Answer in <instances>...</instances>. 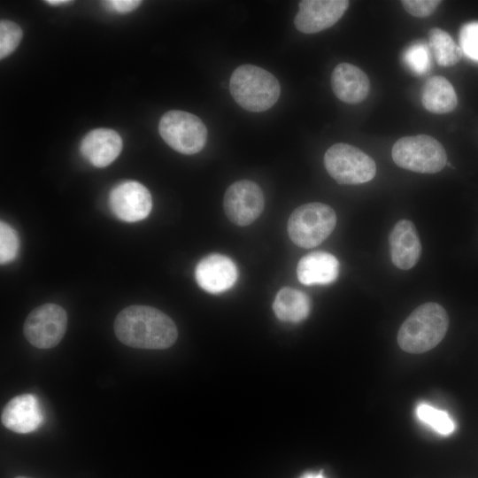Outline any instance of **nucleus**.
<instances>
[{
  "label": "nucleus",
  "instance_id": "obj_1",
  "mask_svg": "<svg viewBox=\"0 0 478 478\" xmlns=\"http://www.w3.org/2000/svg\"><path fill=\"white\" fill-rule=\"evenodd\" d=\"M114 332L122 343L148 350L169 348L178 336L172 319L147 305H130L120 311L114 320Z\"/></svg>",
  "mask_w": 478,
  "mask_h": 478
},
{
  "label": "nucleus",
  "instance_id": "obj_2",
  "mask_svg": "<svg viewBox=\"0 0 478 478\" xmlns=\"http://www.w3.org/2000/svg\"><path fill=\"white\" fill-rule=\"evenodd\" d=\"M449 325L446 311L429 302L417 307L401 325L397 343L410 353H421L436 346L444 337Z\"/></svg>",
  "mask_w": 478,
  "mask_h": 478
},
{
  "label": "nucleus",
  "instance_id": "obj_3",
  "mask_svg": "<svg viewBox=\"0 0 478 478\" xmlns=\"http://www.w3.org/2000/svg\"><path fill=\"white\" fill-rule=\"evenodd\" d=\"M230 93L244 110L264 112L275 104L281 94L276 77L253 65H242L230 77Z\"/></svg>",
  "mask_w": 478,
  "mask_h": 478
},
{
  "label": "nucleus",
  "instance_id": "obj_4",
  "mask_svg": "<svg viewBox=\"0 0 478 478\" xmlns=\"http://www.w3.org/2000/svg\"><path fill=\"white\" fill-rule=\"evenodd\" d=\"M335 224L336 214L329 205L308 203L293 211L288 221V233L296 245L308 249L325 241Z\"/></svg>",
  "mask_w": 478,
  "mask_h": 478
},
{
  "label": "nucleus",
  "instance_id": "obj_5",
  "mask_svg": "<svg viewBox=\"0 0 478 478\" xmlns=\"http://www.w3.org/2000/svg\"><path fill=\"white\" fill-rule=\"evenodd\" d=\"M391 156L399 167L420 173H438L447 164L443 146L427 135L398 139L392 147Z\"/></svg>",
  "mask_w": 478,
  "mask_h": 478
},
{
  "label": "nucleus",
  "instance_id": "obj_6",
  "mask_svg": "<svg viewBox=\"0 0 478 478\" xmlns=\"http://www.w3.org/2000/svg\"><path fill=\"white\" fill-rule=\"evenodd\" d=\"M328 174L339 184L358 185L370 181L376 173L374 160L358 148L335 143L324 155Z\"/></svg>",
  "mask_w": 478,
  "mask_h": 478
},
{
  "label": "nucleus",
  "instance_id": "obj_7",
  "mask_svg": "<svg viewBox=\"0 0 478 478\" xmlns=\"http://www.w3.org/2000/svg\"><path fill=\"white\" fill-rule=\"evenodd\" d=\"M158 130L172 149L186 155L202 150L207 140V129L203 121L184 111L166 112L160 119Z\"/></svg>",
  "mask_w": 478,
  "mask_h": 478
},
{
  "label": "nucleus",
  "instance_id": "obj_8",
  "mask_svg": "<svg viewBox=\"0 0 478 478\" xmlns=\"http://www.w3.org/2000/svg\"><path fill=\"white\" fill-rule=\"evenodd\" d=\"M67 328V314L56 304H44L35 308L24 323V335L35 347L50 349L62 340Z\"/></svg>",
  "mask_w": 478,
  "mask_h": 478
},
{
  "label": "nucleus",
  "instance_id": "obj_9",
  "mask_svg": "<svg viewBox=\"0 0 478 478\" xmlns=\"http://www.w3.org/2000/svg\"><path fill=\"white\" fill-rule=\"evenodd\" d=\"M264 195L259 186L251 181L242 180L231 184L225 192L223 207L227 217L237 226H247L263 212Z\"/></svg>",
  "mask_w": 478,
  "mask_h": 478
},
{
  "label": "nucleus",
  "instance_id": "obj_10",
  "mask_svg": "<svg viewBox=\"0 0 478 478\" xmlns=\"http://www.w3.org/2000/svg\"><path fill=\"white\" fill-rule=\"evenodd\" d=\"M109 204L117 218L126 222H135L150 214L152 199L150 191L143 184L127 181L111 190Z\"/></svg>",
  "mask_w": 478,
  "mask_h": 478
},
{
  "label": "nucleus",
  "instance_id": "obj_11",
  "mask_svg": "<svg viewBox=\"0 0 478 478\" xmlns=\"http://www.w3.org/2000/svg\"><path fill=\"white\" fill-rule=\"evenodd\" d=\"M346 0H303L294 19L295 27L305 34H314L331 27L344 14Z\"/></svg>",
  "mask_w": 478,
  "mask_h": 478
},
{
  "label": "nucleus",
  "instance_id": "obj_12",
  "mask_svg": "<svg viewBox=\"0 0 478 478\" xmlns=\"http://www.w3.org/2000/svg\"><path fill=\"white\" fill-rule=\"evenodd\" d=\"M238 271L231 258L222 254H210L203 258L195 268L198 286L212 294L222 293L235 283Z\"/></svg>",
  "mask_w": 478,
  "mask_h": 478
},
{
  "label": "nucleus",
  "instance_id": "obj_13",
  "mask_svg": "<svg viewBox=\"0 0 478 478\" xmlns=\"http://www.w3.org/2000/svg\"><path fill=\"white\" fill-rule=\"evenodd\" d=\"M1 421L15 433L27 434L36 430L43 421L36 397L23 394L12 398L2 411Z\"/></svg>",
  "mask_w": 478,
  "mask_h": 478
},
{
  "label": "nucleus",
  "instance_id": "obj_14",
  "mask_svg": "<svg viewBox=\"0 0 478 478\" xmlns=\"http://www.w3.org/2000/svg\"><path fill=\"white\" fill-rule=\"evenodd\" d=\"M120 135L109 128H97L89 132L81 143V155L94 166L105 167L121 152Z\"/></svg>",
  "mask_w": 478,
  "mask_h": 478
},
{
  "label": "nucleus",
  "instance_id": "obj_15",
  "mask_svg": "<svg viewBox=\"0 0 478 478\" xmlns=\"http://www.w3.org/2000/svg\"><path fill=\"white\" fill-rule=\"evenodd\" d=\"M389 241L391 259L397 267L408 270L417 264L421 253V243L412 221L402 220L396 223Z\"/></svg>",
  "mask_w": 478,
  "mask_h": 478
},
{
  "label": "nucleus",
  "instance_id": "obj_16",
  "mask_svg": "<svg viewBox=\"0 0 478 478\" xmlns=\"http://www.w3.org/2000/svg\"><path fill=\"white\" fill-rule=\"evenodd\" d=\"M331 87L338 99L347 104H358L369 92V78L359 67L349 64L337 65L331 74Z\"/></svg>",
  "mask_w": 478,
  "mask_h": 478
},
{
  "label": "nucleus",
  "instance_id": "obj_17",
  "mask_svg": "<svg viewBox=\"0 0 478 478\" xmlns=\"http://www.w3.org/2000/svg\"><path fill=\"white\" fill-rule=\"evenodd\" d=\"M339 274L337 258L325 251H313L298 262L297 275L304 285H326L334 282Z\"/></svg>",
  "mask_w": 478,
  "mask_h": 478
},
{
  "label": "nucleus",
  "instance_id": "obj_18",
  "mask_svg": "<svg viewBox=\"0 0 478 478\" xmlns=\"http://www.w3.org/2000/svg\"><path fill=\"white\" fill-rule=\"evenodd\" d=\"M421 102L432 113L444 114L452 112L458 98L451 83L443 76H432L423 85Z\"/></svg>",
  "mask_w": 478,
  "mask_h": 478
},
{
  "label": "nucleus",
  "instance_id": "obj_19",
  "mask_svg": "<svg viewBox=\"0 0 478 478\" xmlns=\"http://www.w3.org/2000/svg\"><path fill=\"white\" fill-rule=\"evenodd\" d=\"M273 308L279 320L297 323L308 317L311 300L305 292L285 287L276 294Z\"/></svg>",
  "mask_w": 478,
  "mask_h": 478
},
{
  "label": "nucleus",
  "instance_id": "obj_20",
  "mask_svg": "<svg viewBox=\"0 0 478 478\" xmlns=\"http://www.w3.org/2000/svg\"><path fill=\"white\" fill-rule=\"evenodd\" d=\"M428 48L437 65L443 67L458 64L463 54L451 36L439 27H433L428 31Z\"/></svg>",
  "mask_w": 478,
  "mask_h": 478
},
{
  "label": "nucleus",
  "instance_id": "obj_21",
  "mask_svg": "<svg viewBox=\"0 0 478 478\" xmlns=\"http://www.w3.org/2000/svg\"><path fill=\"white\" fill-rule=\"evenodd\" d=\"M416 415L419 420L442 436H449L455 429V422L445 411L428 404H419L416 407Z\"/></svg>",
  "mask_w": 478,
  "mask_h": 478
},
{
  "label": "nucleus",
  "instance_id": "obj_22",
  "mask_svg": "<svg viewBox=\"0 0 478 478\" xmlns=\"http://www.w3.org/2000/svg\"><path fill=\"white\" fill-rule=\"evenodd\" d=\"M22 29L15 22L2 19L0 22V58L8 57L12 54L22 38Z\"/></svg>",
  "mask_w": 478,
  "mask_h": 478
},
{
  "label": "nucleus",
  "instance_id": "obj_23",
  "mask_svg": "<svg viewBox=\"0 0 478 478\" xmlns=\"http://www.w3.org/2000/svg\"><path fill=\"white\" fill-rule=\"evenodd\" d=\"M404 62L412 72L421 75L430 68L428 47L425 43L411 45L404 53Z\"/></svg>",
  "mask_w": 478,
  "mask_h": 478
},
{
  "label": "nucleus",
  "instance_id": "obj_24",
  "mask_svg": "<svg viewBox=\"0 0 478 478\" xmlns=\"http://www.w3.org/2000/svg\"><path fill=\"white\" fill-rule=\"evenodd\" d=\"M19 241L17 232L6 222L0 223V262L12 261L19 252Z\"/></svg>",
  "mask_w": 478,
  "mask_h": 478
},
{
  "label": "nucleus",
  "instance_id": "obj_25",
  "mask_svg": "<svg viewBox=\"0 0 478 478\" xmlns=\"http://www.w3.org/2000/svg\"><path fill=\"white\" fill-rule=\"evenodd\" d=\"M459 42L462 52L469 58L478 61V21L461 27Z\"/></svg>",
  "mask_w": 478,
  "mask_h": 478
},
{
  "label": "nucleus",
  "instance_id": "obj_26",
  "mask_svg": "<svg viewBox=\"0 0 478 478\" xmlns=\"http://www.w3.org/2000/svg\"><path fill=\"white\" fill-rule=\"evenodd\" d=\"M442 1L438 0H404L401 1L405 10L411 15L418 18H426L432 15Z\"/></svg>",
  "mask_w": 478,
  "mask_h": 478
},
{
  "label": "nucleus",
  "instance_id": "obj_27",
  "mask_svg": "<svg viewBox=\"0 0 478 478\" xmlns=\"http://www.w3.org/2000/svg\"><path fill=\"white\" fill-rule=\"evenodd\" d=\"M141 3V1L137 0H110L104 1V4L111 11L127 13L136 9Z\"/></svg>",
  "mask_w": 478,
  "mask_h": 478
},
{
  "label": "nucleus",
  "instance_id": "obj_28",
  "mask_svg": "<svg viewBox=\"0 0 478 478\" xmlns=\"http://www.w3.org/2000/svg\"><path fill=\"white\" fill-rule=\"evenodd\" d=\"M300 478H326L322 470L320 472H309L303 474Z\"/></svg>",
  "mask_w": 478,
  "mask_h": 478
},
{
  "label": "nucleus",
  "instance_id": "obj_29",
  "mask_svg": "<svg viewBox=\"0 0 478 478\" xmlns=\"http://www.w3.org/2000/svg\"><path fill=\"white\" fill-rule=\"evenodd\" d=\"M46 3L50 5H61V4H66L68 3H71V1L66 0H47Z\"/></svg>",
  "mask_w": 478,
  "mask_h": 478
},
{
  "label": "nucleus",
  "instance_id": "obj_30",
  "mask_svg": "<svg viewBox=\"0 0 478 478\" xmlns=\"http://www.w3.org/2000/svg\"><path fill=\"white\" fill-rule=\"evenodd\" d=\"M15 478H30V477L20 475V476H17V477H15Z\"/></svg>",
  "mask_w": 478,
  "mask_h": 478
}]
</instances>
